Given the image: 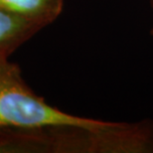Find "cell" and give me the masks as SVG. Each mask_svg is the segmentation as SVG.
<instances>
[{
    "label": "cell",
    "instance_id": "cell-3",
    "mask_svg": "<svg viewBox=\"0 0 153 153\" xmlns=\"http://www.w3.org/2000/svg\"><path fill=\"white\" fill-rule=\"evenodd\" d=\"M64 0H0V10L24 18L43 28L58 19Z\"/></svg>",
    "mask_w": 153,
    "mask_h": 153
},
{
    "label": "cell",
    "instance_id": "cell-4",
    "mask_svg": "<svg viewBox=\"0 0 153 153\" xmlns=\"http://www.w3.org/2000/svg\"><path fill=\"white\" fill-rule=\"evenodd\" d=\"M42 29L34 22L0 10V55L11 56Z\"/></svg>",
    "mask_w": 153,
    "mask_h": 153
},
{
    "label": "cell",
    "instance_id": "cell-5",
    "mask_svg": "<svg viewBox=\"0 0 153 153\" xmlns=\"http://www.w3.org/2000/svg\"><path fill=\"white\" fill-rule=\"evenodd\" d=\"M150 6L152 8V11H153V0H150ZM150 33H151V35L153 36V26H152V28L150 29Z\"/></svg>",
    "mask_w": 153,
    "mask_h": 153
},
{
    "label": "cell",
    "instance_id": "cell-2",
    "mask_svg": "<svg viewBox=\"0 0 153 153\" xmlns=\"http://www.w3.org/2000/svg\"><path fill=\"white\" fill-rule=\"evenodd\" d=\"M108 123L102 126L50 125L0 130V153H109L114 146Z\"/></svg>",
    "mask_w": 153,
    "mask_h": 153
},
{
    "label": "cell",
    "instance_id": "cell-1",
    "mask_svg": "<svg viewBox=\"0 0 153 153\" xmlns=\"http://www.w3.org/2000/svg\"><path fill=\"white\" fill-rule=\"evenodd\" d=\"M0 55V130L50 125L97 127L108 120L74 115L51 105L24 81L20 67Z\"/></svg>",
    "mask_w": 153,
    "mask_h": 153
}]
</instances>
